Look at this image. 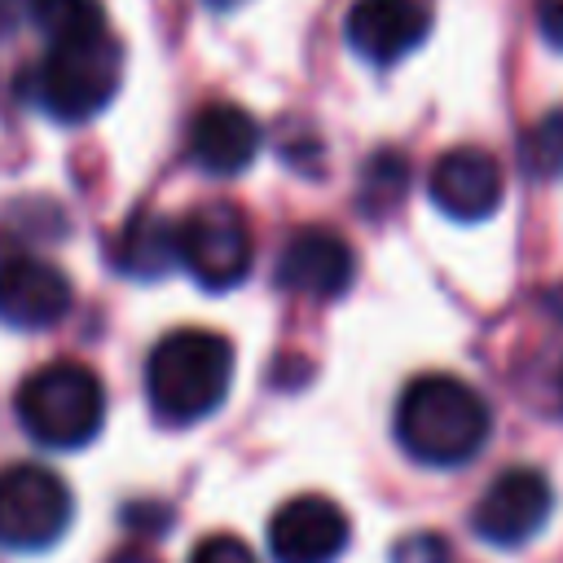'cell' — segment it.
<instances>
[{"instance_id":"2","label":"cell","mask_w":563,"mask_h":563,"mask_svg":"<svg viewBox=\"0 0 563 563\" xmlns=\"http://www.w3.org/2000/svg\"><path fill=\"white\" fill-rule=\"evenodd\" d=\"M233 383V347L216 330H172L150 347L145 396L163 422H202Z\"/></svg>"},{"instance_id":"1","label":"cell","mask_w":563,"mask_h":563,"mask_svg":"<svg viewBox=\"0 0 563 563\" xmlns=\"http://www.w3.org/2000/svg\"><path fill=\"white\" fill-rule=\"evenodd\" d=\"M493 431L488 400L457 374H418L396 400V440L422 466L471 462Z\"/></svg>"},{"instance_id":"21","label":"cell","mask_w":563,"mask_h":563,"mask_svg":"<svg viewBox=\"0 0 563 563\" xmlns=\"http://www.w3.org/2000/svg\"><path fill=\"white\" fill-rule=\"evenodd\" d=\"M211 4H233V0H211Z\"/></svg>"},{"instance_id":"12","label":"cell","mask_w":563,"mask_h":563,"mask_svg":"<svg viewBox=\"0 0 563 563\" xmlns=\"http://www.w3.org/2000/svg\"><path fill=\"white\" fill-rule=\"evenodd\" d=\"M70 277L40 255L0 260V321L13 330H48L70 312Z\"/></svg>"},{"instance_id":"5","label":"cell","mask_w":563,"mask_h":563,"mask_svg":"<svg viewBox=\"0 0 563 563\" xmlns=\"http://www.w3.org/2000/svg\"><path fill=\"white\" fill-rule=\"evenodd\" d=\"M255 260L251 220L238 202H202L176 220V264L207 290H233Z\"/></svg>"},{"instance_id":"4","label":"cell","mask_w":563,"mask_h":563,"mask_svg":"<svg viewBox=\"0 0 563 563\" xmlns=\"http://www.w3.org/2000/svg\"><path fill=\"white\" fill-rule=\"evenodd\" d=\"M13 409L40 449H84L106 422V387L84 361H48L22 378Z\"/></svg>"},{"instance_id":"20","label":"cell","mask_w":563,"mask_h":563,"mask_svg":"<svg viewBox=\"0 0 563 563\" xmlns=\"http://www.w3.org/2000/svg\"><path fill=\"white\" fill-rule=\"evenodd\" d=\"M106 563H158L154 554H145V550H114Z\"/></svg>"},{"instance_id":"10","label":"cell","mask_w":563,"mask_h":563,"mask_svg":"<svg viewBox=\"0 0 563 563\" xmlns=\"http://www.w3.org/2000/svg\"><path fill=\"white\" fill-rule=\"evenodd\" d=\"M347 44L369 66H396L431 35L427 0H356L347 9Z\"/></svg>"},{"instance_id":"16","label":"cell","mask_w":563,"mask_h":563,"mask_svg":"<svg viewBox=\"0 0 563 563\" xmlns=\"http://www.w3.org/2000/svg\"><path fill=\"white\" fill-rule=\"evenodd\" d=\"M26 13H31V22H35L48 40L106 26L101 0H26Z\"/></svg>"},{"instance_id":"11","label":"cell","mask_w":563,"mask_h":563,"mask_svg":"<svg viewBox=\"0 0 563 563\" xmlns=\"http://www.w3.org/2000/svg\"><path fill=\"white\" fill-rule=\"evenodd\" d=\"M356 273V255L352 246L321 224L295 229L277 255V286L290 295H308V299H334L352 286Z\"/></svg>"},{"instance_id":"13","label":"cell","mask_w":563,"mask_h":563,"mask_svg":"<svg viewBox=\"0 0 563 563\" xmlns=\"http://www.w3.org/2000/svg\"><path fill=\"white\" fill-rule=\"evenodd\" d=\"M260 154V123L233 101H207L189 119V158L207 176H238Z\"/></svg>"},{"instance_id":"9","label":"cell","mask_w":563,"mask_h":563,"mask_svg":"<svg viewBox=\"0 0 563 563\" xmlns=\"http://www.w3.org/2000/svg\"><path fill=\"white\" fill-rule=\"evenodd\" d=\"M431 202L449 216V220H488L497 207H501V194H506V176H501V163L479 150V145H453L435 158L431 167Z\"/></svg>"},{"instance_id":"8","label":"cell","mask_w":563,"mask_h":563,"mask_svg":"<svg viewBox=\"0 0 563 563\" xmlns=\"http://www.w3.org/2000/svg\"><path fill=\"white\" fill-rule=\"evenodd\" d=\"M352 523L347 510L321 493H299L282 501L268 519L273 563H334L347 550Z\"/></svg>"},{"instance_id":"19","label":"cell","mask_w":563,"mask_h":563,"mask_svg":"<svg viewBox=\"0 0 563 563\" xmlns=\"http://www.w3.org/2000/svg\"><path fill=\"white\" fill-rule=\"evenodd\" d=\"M18 18H22V0H0V40L13 35Z\"/></svg>"},{"instance_id":"7","label":"cell","mask_w":563,"mask_h":563,"mask_svg":"<svg viewBox=\"0 0 563 563\" xmlns=\"http://www.w3.org/2000/svg\"><path fill=\"white\" fill-rule=\"evenodd\" d=\"M550 515H554V488H550V479L537 466H510L475 501L471 528L488 545L510 550V545L532 541L545 528Z\"/></svg>"},{"instance_id":"14","label":"cell","mask_w":563,"mask_h":563,"mask_svg":"<svg viewBox=\"0 0 563 563\" xmlns=\"http://www.w3.org/2000/svg\"><path fill=\"white\" fill-rule=\"evenodd\" d=\"M110 264L128 277H141V282H154L163 277L172 264H176V224L163 220V216H132L119 233H114V246H110Z\"/></svg>"},{"instance_id":"6","label":"cell","mask_w":563,"mask_h":563,"mask_svg":"<svg viewBox=\"0 0 563 563\" xmlns=\"http://www.w3.org/2000/svg\"><path fill=\"white\" fill-rule=\"evenodd\" d=\"M75 497L66 479L40 462H13L0 471V545L48 550L70 528Z\"/></svg>"},{"instance_id":"17","label":"cell","mask_w":563,"mask_h":563,"mask_svg":"<svg viewBox=\"0 0 563 563\" xmlns=\"http://www.w3.org/2000/svg\"><path fill=\"white\" fill-rule=\"evenodd\" d=\"M189 563H260L255 550L233 532H211L189 550Z\"/></svg>"},{"instance_id":"15","label":"cell","mask_w":563,"mask_h":563,"mask_svg":"<svg viewBox=\"0 0 563 563\" xmlns=\"http://www.w3.org/2000/svg\"><path fill=\"white\" fill-rule=\"evenodd\" d=\"M519 158H523V167H528L532 176H545V180L563 176V106L545 110V114L523 132Z\"/></svg>"},{"instance_id":"18","label":"cell","mask_w":563,"mask_h":563,"mask_svg":"<svg viewBox=\"0 0 563 563\" xmlns=\"http://www.w3.org/2000/svg\"><path fill=\"white\" fill-rule=\"evenodd\" d=\"M532 13H537V31H541V40H545L550 48L563 53V0H537Z\"/></svg>"},{"instance_id":"3","label":"cell","mask_w":563,"mask_h":563,"mask_svg":"<svg viewBox=\"0 0 563 563\" xmlns=\"http://www.w3.org/2000/svg\"><path fill=\"white\" fill-rule=\"evenodd\" d=\"M119 79H123V48L110 35V26H97L48 40V53L31 70L26 92L57 123H88L114 101Z\"/></svg>"}]
</instances>
